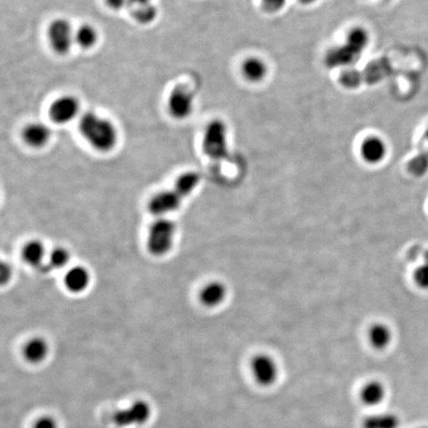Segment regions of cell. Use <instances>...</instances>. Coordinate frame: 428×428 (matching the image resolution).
Returning <instances> with one entry per match:
<instances>
[{
  "label": "cell",
  "mask_w": 428,
  "mask_h": 428,
  "mask_svg": "<svg viewBox=\"0 0 428 428\" xmlns=\"http://www.w3.org/2000/svg\"><path fill=\"white\" fill-rule=\"evenodd\" d=\"M262 6L267 12L275 13L283 9L286 0H261Z\"/></svg>",
  "instance_id": "26"
},
{
  "label": "cell",
  "mask_w": 428,
  "mask_h": 428,
  "mask_svg": "<svg viewBox=\"0 0 428 428\" xmlns=\"http://www.w3.org/2000/svg\"><path fill=\"white\" fill-rule=\"evenodd\" d=\"M250 370L255 382L262 387H271L279 378V365L271 355L259 353L250 361Z\"/></svg>",
  "instance_id": "7"
},
{
  "label": "cell",
  "mask_w": 428,
  "mask_h": 428,
  "mask_svg": "<svg viewBox=\"0 0 428 428\" xmlns=\"http://www.w3.org/2000/svg\"><path fill=\"white\" fill-rule=\"evenodd\" d=\"M152 3H153V0H130L129 8H131V6H147V4Z\"/></svg>",
  "instance_id": "30"
},
{
  "label": "cell",
  "mask_w": 428,
  "mask_h": 428,
  "mask_svg": "<svg viewBox=\"0 0 428 428\" xmlns=\"http://www.w3.org/2000/svg\"><path fill=\"white\" fill-rule=\"evenodd\" d=\"M79 130L88 145L101 153L113 151L117 145L118 131L115 123L93 111L81 116Z\"/></svg>",
  "instance_id": "1"
},
{
  "label": "cell",
  "mask_w": 428,
  "mask_h": 428,
  "mask_svg": "<svg viewBox=\"0 0 428 428\" xmlns=\"http://www.w3.org/2000/svg\"><path fill=\"white\" fill-rule=\"evenodd\" d=\"M241 72L245 79L250 83H260L268 74V67L265 61L257 57H250L243 61Z\"/></svg>",
  "instance_id": "15"
},
{
  "label": "cell",
  "mask_w": 428,
  "mask_h": 428,
  "mask_svg": "<svg viewBox=\"0 0 428 428\" xmlns=\"http://www.w3.org/2000/svg\"><path fill=\"white\" fill-rule=\"evenodd\" d=\"M70 253L67 249L63 247L55 248L48 257L47 266L48 268L61 269L66 267L70 261Z\"/></svg>",
  "instance_id": "23"
},
{
  "label": "cell",
  "mask_w": 428,
  "mask_h": 428,
  "mask_svg": "<svg viewBox=\"0 0 428 428\" xmlns=\"http://www.w3.org/2000/svg\"><path fill=\"white\" fill-rule=\"evenodd\" d=\"M200 177L197 173L186 172L182 174L177 177L174 188L182 195L186 197L193 193V190L197 188L200 184Z\"/></svg>",
  "instance_id": "22"
},
{
  "label": "cell",
  "mask_w": 428,
  "mask_h": 428,
  "mask_svg": "<svg viewBox=\"0 0 428 428\" xmlns=\"http://www.w3.org/2000/svg\"><path fill=\"white\" fill-rule=\"evenodd\" d=\"M0 279H1V284H6L8 283L9 280H10L11 275H12V269H11L10 265L9 264L3 263L1 264V269H0Z\"/></svg>",
  "instance_id": "28"
},
{
  "label": "cell",
  "mask_w": 428,
  "mask_h": 428,
  "mask_svg": "<svg viewBox=\"0 0 428 428\" xmlns=\"http://www.w3.org/2000/svg\"><path fill=\"white\" fill-rule=\"evenodd\" d=\"M48 351L49 349L46 341L40 337H34L24 346L25 358L32 363L43 361L46 358Z\"/></svg>",
  "instance_id": "20"
},
{
  "label": "cell",
  "mask_w": 428,
  "mask_h": 428,
  "mask_svg": "<svg viewBox=\"0 0 428 428\" xmlns=\"http://www.w3.org/2000/svg\"><path fill=\"white\" fill-rule=\"evenodd\" d=\"M298 1L304 4V6H309V4H313L314 2L318 1V0H298Z\"/></svg>",
  "instance_id": "31"
},
{
  "label": "cell",
  "mask_w": 428,
  "mask_h": 428,
  "mask_svg": "<svg viewBox=\"0 0 428 428\" xmlns=\"http://www.w3.org/2000/svg\"><path fill=\"white\" fill-rule=\"evenodd\" d=\"M46 255L45 245L39 240L29 241L22 250V258L31 267L42 268Z\"/></svg>",
  "instance_id": "16"
},
{
  "label": "cell",
  "mask_w": 428,
  "mask_h": 428,
  "mask_svg": "<svg viewBox=\"0 0 428 428\" xmlns=\"http://www.w3.org/2000/svg\"><path fill=\"white\" fill-rule=\"evenodd\" d=\"M421 428H428V427H421Z\"/></svg>",
  "instance_id": "34"
},
{
  "label": "cell",
  "mask_w": 428,
  "mask_h": 428,
  "mask_svg": "<svg viewBox=\"0 0 428 428\" xmlns=\"http://www.w3.org/2000/svg\"><path fill=\"white\" fill-rule=\"evenodd\" d=\"M227 295V289L222 282L213 281L204 284L200 293V300L206 307H216L223 304Z\"/></svg>",
  "instance_id": "12"
},
{
  "label": "cell",
  "mask_w": 428,
  "mask_h": 428,
  "mask_svg": "<svg viewBox=\"0 0 428 428\" xmlns=\"http://www.w3.org/2000/svg\"><path fill=\"white\" fill-rule=\"evenodd\" d=\"M414 281L418 286L428 289V264H423L414 272Z\"/></svg>",
  "instance_id": "25"
},
{
  "label": "cell",
  "mask_w": 428,
  "mask_h": 428,
  "mask_svg": "<svg viewBox=\"0 0 428 428\" xmlns=\"http://www.w3.org/2000/svg\"><path fill=\"white\" fill-rule=\"evenodd\" d=\"M36 428H55V425L52 420H42L39 421L38 425H36Z\"/></svg>",
  "instance_id": "29"
},
{
  "label": "cell",
  "mask_w": 428,
  "mask_h": 428,
  "mask_svg": "<svg viewBox=\"0 0 428 428\" xmlns=\"http://www.w3.org/2000/svg\"><path fill=\"white\" fill-rule=\"evenodd\" d=\"M99 34L93 25L84 23L75 32V43L84 50H90L97 46Z\"/></svg>",
  "instance_id": "17"
},
{
  "label": "cell",
  "mask_w": 428,
  "mask_h": 428,
  "mask_svg": "<svg viewBox=\"0 0 428 428\" xmlns=\"http://www.w3.org/2000/svg\"><path fill=\"white\" fill-rule=\"evenodd\" d=\"M360 154L362 159L371 165L381 163L387 155L386 143L378 136H370L360 146Z\"/></svg>",
  "instance_id": "11"
},
{
  "label": "cell",
  "mask_w": 428,
  "mask_h": 428,
  "mask_svg": "<svg viewBox=\"0 0 428 428\" xmlns=\"http://www.w3.org/2000/svg\"><path fill=\"white\" fill-rule=\"evenodd\" d=\"M107 6L113 10L119 11L129 8L130 0H106Z\"/></svg>",
  "instance_id": "27"
},
{
  "label": "cell",
  "mask_w": 428,
  "mask_h": 428,
  "mask_svg": "<svg viewBox=\"0 0 428 428\" xmlns=\"http://www.w3.org/2000/svg\"><path fill=\"white\" fill-rule=\"evenodd\" d=\"M398 425L400 418L391 413L371 414L362 420V428H398Z\"/></svg>",
  "instance_id": "19"
},
{
  "label": "cell",
  "mask_w": 428,
  "mask_h": 428,
  "mask_svg": "<svg viewBox=\"0 0 428 428\" xmlns=\"http://www.w3.org/2000/svg\"><path fill=\"white\" fill-rule=\"evenodd\" d=\"M81 111V102L72 95H61L49 107V117L56 124H68L76 119Z\"/></svg>",
  "instance_id": "8"
},
{
  "label": "cell",
  "mask_w": 428,
  "mask_h": 428,
  "mask_svg": "<svg viewBox=\"0 0 428 428\" xmlns=\"http://www.w3.org/2000/svg\"><path fill=\"white\" fill-rule=\"evenodd\" d=\"M184 197L174 188L159 191L150 200L148 209L158 217H165L168 213H174L181 206Z\"/></svg>",
  "instance_id": "9"
},
{
  "label": "cell",
  "mask_w": 428,
  "mask_h": 428,
  "mask_svg": "<svg viewBox=\"0 0 428 428\" xmlns=\"http://www.w3.org/2000/svg\"><path fill=\"white\" fill-rule=\"evenodd\" d=\"M411 170L416 176H421L428 170V155L421 154L411 163Z\"/></svg>",
  "instance_id": "24"
},
{
  "label": "cell",
  "mask_w": 428,
  "mask_h": 428,
  "mask_svg": "<svg viewBox=\"0 0 428 428\" xmlns=\"http://www.w3.org/2000/svg\"><path fill=\"white\" fill-rule=\"evenodd\" d=\"M370 42V35L364 27H353L346 35L345 42L327 52L324 64L329 69L349 67L361 58Z\"/></svg>",
  "instance_id": "2"
},
{
  "label": "cell",
  "mask_w": 428,
  "mask_h": 428,
  "mask_svg": "<svg viewBox=\"0 0 428 428\" xmlns=\"http://www.w3.org/2000/svg\"><path fill=\"white\" fill-rule=\"evenodd\" d=\"M425 137H427L428 140V128H427V132H425Z\"/></svg>",
  "instance_id": "33"
},
{
  "label": "cell",
  "mask_w": 428,
  "mask_h": 428,
  "mask_svg": "<svg viewBox=\"0 0 428 428\" xmlns=\"http://www.w3.org/2000/svg\"><path fill=\"white\" fill-rule=\"evenodd\" d=\"M90 283V275L83 266H74L66 273L65 286L70 293H83Z\"/></svg>",
  "instance_id": "13"
},
{
  "label": "cell",
  "mask_w": 428,
  "mask_h": 428,
  "mask_svg": "<svg viewBox=\"0 0 428 428\" xmlns=\"http://www.w3.org/2000/svg\"><path fill=\"white\" fill-rule=\"evenodd\" d=\"M128 10L131 17L141 25L153 23L159 14L158 8L153 3L147 4V6H131Z\"/></svg>",
  "instance_id": "21"
},
{
  "label": "cell",
  "mask_w": 428,
  "mask_h": 428,
  "mask_svg": "<svg viewBox=\"0 0 428 428\" xmlns=\"http://www.w3.org/2000/svg\"><path fill=\"white\" fill-rule=\"evenodd\" d=\"M228 129L222 119L211 120L204 128L202 136V149L209 158L213 160H222L228 154L227 143Z\"/></svg>",
  "instance_id": "4"
},
{
  "label": "cell",
  "mask_w": 428,
  "mask_h": 428,
  "mask_svg": "<svg viewBox=\"0 0 428 428\" xmlns=\"http://www.w3.org/2000/svg\"><path fill=\"white\" fill-rule=\"evenodd\" d=\"M22 139L25 144L39 149L49 143L52 137V130L49 126L42 122H31L22 130Z\"/></svg>",
  "instance_id": "10"
},
{
  "label": "cell",
  "mask_w": 428,
  "mask_h": 428,
  "mask_svg": "<svg viewBox=\"0 0 428 428\" xmlns=\"http://www.w3.org/2000/svg\"><path fill=\"white\" fill-rule=\"evenodd\" d=\"M391 329L384 323H375L368 331V339L370 344L375 349L382 350L390 345L391 341Z\"/></svg>",
  "instance_id": "18"
},
{
  "label": "cell",
  "mask_w": 428,
  "mask_h": 428,
  "mask_svg": "<svg viewBox=\"0 0 428 428\" xmlns=\"http://www.w3.org/2000/svg\"><path fill=\"white\" fill-rule=\"evenodd\" d=\"M75 32L72 24L66 18H57L48 27V41L55 53H69L75 43Z\"/></svg>",
  "instance_id": "5"
},
{
  "label": "cell",
  "mask_w": 428,
  "mask_h": 428,
  "mask_svg": "<svg viewBox=\"0 0 428 428\" xmlns=\"http://www.w3.org/2000/svg\"><path fill=\"white\" fill-rule=\"evenodd\" d=\"M425 263L428 264V250L425 254Z\"/></svg>",
  "instance_id": "32"
},
{
  "label": "cell",
  "mask_w": 428,
  "mask_h": 428,
  "mask_svg": "<svg viewBox=\"0 0 428 428\" xmlns=\"http://www.w3.org/2000/svg\"><path fill=\"white\" fill-rule=\"evenodd\" d=\"M168 111L177 120H184L190 117L195 107V95L190 88L184 84H177L168 97Z\"/></svg>",
  "instance_id": "6"
},
{
  "label": "cell",
  "mask_w": 428,
  "mask_h": 428,
  "mask_svg": "<svg viewBox=\"0 0 428 428\" xmlns=\"http://www.w3.org/2000/svg\"><path fill=\"white\" fill-rule=\"evenodd\" d=\"M176 223L166 217H159L148 231L147 248L152 255L165 256L173 248L176 236Z\"/></svg>",
  "instance_id": "3"
},
{
  "label": "cell",
  "mask_w": 428,
  "mask_h": 428,
  "mask_svg": "<svg viewBox=\"0 0 428 428\" xmlns=\"http://www.w3.org/2000/svg\"><path fill=\"white\" fill-rule=\"evenodd\" d=\"M360 400L367 407H376L382 402L386 398V388L382 382L372 380L363 385L359 391Z\"/></svg>",
  "instance_id": "14"
}]
</instances>
